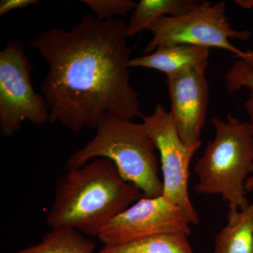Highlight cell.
<instances>
[{
	"instance_id": "obj_11",
	"label": "cell",
	"mask_w": 253,
	"mask_h": 253,
	"mask_svg": "<svg viewBox=\"0 0 253 253\" xmlns=\"http://www.w3.org/2000/svg\"><path fill=\"white\" fill-rule=\"evenodd\" d=\"M226 225L216 235L213 253H253V204L229 208Z\"/></svg>"
},
{
	"instance_id": "obj_5",
	"label": "cell",
	"mask_w": 253,
	"mask_h": 253,
	"mask_svg": "<svg viewBox=\"0 0 253 253\" xmlns=\"http://www.w3.org/2000/svg\"><path fill=\"white\" fill-rule=\"evenodd\" d=\"M149 30L153 37L145 46V54L162 46L189 44L226 50L253 66V52L241 51L231 42V40L247 41L251 32L231 28L226 16L225 1L212 4L202 1L186 14L160 18Z\"/></svg>"
},
{
	"instance_id": "obj_1",
	"label": "cell",
	"mask_w": 253,
	"mask_h": 253,
	"mask_svg": "<svg viewBox=\"0 0 253 253\" xmlns=\"http://www.w3.org/2000/svg\"><path fill=\"white\" fill-rule=\"evenodd\" d=\"M123 18L84 15L71 29L54 28L32 37L28 45L48 64L41 89L49 122L74 133L94 129L104 116L142 118L130 84L132 49Z\"/></svg>"
},
{
	"instance_id": "obj_3",
	"label": "cell",
	"mask_w": 253,
	"mask_h": 253,
	"mask_svg": "<svg viewBox=\"0 0 253 253\" xmlns=\"http://www.w3.org/2000/svg\"><path fill=\"white\" fill-rule=\"evenodd\" d=\"M152 139L144 124L104 116L94 137L68 158V169L84 166L97 158L109 160L125 181L134 184L146 197L162 196L163 180Z\"/></svg>"
},
{
	"instance_id": "obj_16",
	"label": "cell",
	"mask_w": 253,
	"mask_h": 253,
	"mask_svg": "<svg viewBox=\"0 0 253 253\" xmlns=\"http://www.w3.org/2000/svg\"><path fill=\"white\" fill-rule=\"evenodd\" d=\"M93 14L99 19L110 21L116 16H126L133 12L136 2L131 0H83Z\"/></svg>"
},
{
	"instance_id": "obj_7",
	"label": "cell",
	"mask_w": 253,
	"mask_h": 253,
	"mask_svg": "<svg viewBox=\"0 0 253 253\" xmlns=\"http://www.w3.org/2000/svg\"><path fill=\"white\" fill-rule=\"evenodd\" d=\"M146 132L152 139L161 156L163 176V196L180 208L191 224H199V214L190 199L189 167L195 153L201 144L187 146L181 140L170 111L162 104L154 113L142 118Z\"/></svg>"
},
{
	"instance_id": "obj_15",
	"label": "cell",
	"mask_w": 253,
	"mask_h": 253,
	"mask_svg": "<svg viewBox=\"0 0 253 253\" xmlns=\"http://www.w3.org/2000/svg\"><path fill=\"white\" fill-rule=\"evenodd\" d=\"M226 86L229 94L246 86L249 88L250 95L245 103V108L251 119L253 126V77L241 67L239 63H235L226 75ZM247 191H253V174L250 176L246 184Z\"/></svg>"
},
{
	"instance_id": "obj_14",
	"label": "cell",
	"mask_w": 253,
	"mask_h": 253,
	"mask_svg": "<svg viewBox=\"0 0 253 253\" xmlns=\"http://www.w3.org/2000/svg\"><path fill=\"white\" fill-rule=\"evenodd\" d=\"M188 237L183 234H159L121 246H104L99 253H194Z\"/></svg>"
},
{
	"instance_id": "obj_12",
	"label": "cell",
	"mask_w": 253,
	"mask_h": 253,
	"mask_svg": "<svg viewBox=\"0 0 253 253\" xmlns=\"http://www.w3.org/2000/svg\"><path fill=\"white\" fill-rule=\"evenodd\" d=\"M200 0H141L136 3L129 23L126 24L128 38L149 30L164 16H178L189 12L201 4Z\"/></svg>"
},
{
	"instance_id": "obj_4",
	"label": "cell",
	"mask_w": 253,
	"mask_h": 253,
	"mask_svg": "<svg viewBox=\"0 0 253 253\" xmlns=\"http://www.w3.org/2000/svg\"><path fill=\"white\" fill-rule=\"evenodd\" d=\"M211 121L215 135L195 165L199 180L194 191L219 195L229 208L244 209L250 204L246 182L253 174V126L231 113L225 121L217 117Z\"/></svg>"
},
{
	"instance_id": "obj_13",
	"label": "cell",
	"mask_w": 253,
	"mask_h": 253,
	"mask_svg": "<svg viewBox=\"0 0 253 253\" xmlns=\"http://www.w3.org/2000/svg\"><path fill=\"white\" fill-rule=\"evenodd\" d=\"M96 245L73 228H51L36 244L16 253H94Z\"/></svg>"
},
{
	"instance_id": "obj_6",
	"label": "cell",
	"mask_w": 253,
	"mask_h": 253,
	"mask_svg": "<svg viewBox=\"0 0 253 253\" xmlns=\"http://www.w3.org/2000/svg\"><path fill=\"white\" fill-rule=\"evenodd\" d=\"M32 71L22 43L8 42L0 52V129L5 136L19 132L24 121L37 126L49 122L45 98L32 85Z\"/></svg>"
},
{
	"instance_id": "obj_2",
	"label": "cell",
	"mask_w": 253,
	"mask_h": 253,
	"mask_svg": "<svg viewBox=\"0 0 253 253\" xmlns=\"http://www.w3.org/2000/svg\"><path fill=\"white\" fill-rule=\"evenodd\" d=\"M143 196L137 186L123 179L111 161L97 158L68 169L58 179L46 224L99 237L113 217Z\"/></svg>"
},
{
	"instance_id": "obj_8",
	"label": "cell",
	"mask_w": 253,
	"mask_h": 253,
	"mask_svg": "<svg viewBox=\"0 0 253 253\" xmlns=\"http://www.w3.org/2000/svg\"><path fill=\"white\" fill-rule=\"evenodd\" d=\"M185 213L164 196H143L106 224L99 236L104 246H117L165 234H191Z\"/></svg>"
},
{
	"instance_id": "obj_9",
	"label": "cell",
	"mask_w": 253,
	"mask_h": 253,
	"mask_svg": "<svg viewBox=\"0 0 253 253\" xmlns=\"http://www.w3.org/2000/svg\"><path fill=\"white\" fill-rule=\"evenodd\" d=\"M208 63L187 68L168 77L170 113L181 140L187 146L201 144L209 101L206 79Z\"/></svg>"
},
{
	"instance_id": "obj_10",
	"label": "cell",
	"mask_w": 253,
	"mask_h": 253,
	"mask_svg": "<svg viewBox=\"0 0 253 253\" xmlns=\"http://www.w3.org/2000/svg\"><path fill=\"white\" fill-rule=\"evenodd\" d=\"M210 49L189 44H174L158 48L154 52L133 58L129 68H147L164 73L168 77L187 68L208 63Z\"/></svg>"
},
{
	"instance_id": "obj_17",
	"label": "cell",
	"mask_w": 253,
	"mask_h": 253,
	"mask_svg": "<svg viewBox=\"0 0 253 253\" xmlns=\"http://www.w3.org/2000/svg\"><path fill=\"white\" fill-rule=\"evenodd\" d=\"M38 2V0H1L0 1V16L14 10L24 9Z\"/></svg>"
}]
</instances>
